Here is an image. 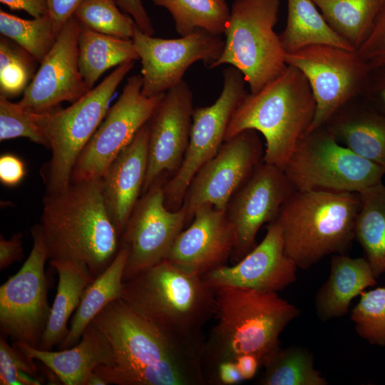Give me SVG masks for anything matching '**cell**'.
Listing matches in <instances>:
<instances>
[{"label":"cell","mask_w":385,"mask_h":385,"mask_svg":"<svg viewBox=\"0 0 385 385\" xmlns=\"http://www.w3.org/2000/svg\"><path fill=\"white\" fill-rule=\"evenodd\" d=\"M92 323L106 337L114 355V366L94 370L108 384H207L205 346L173 337L120 298L108 304Z\"/></svg>","instance_id":"6da1fadb"},{"label":"cell","mask_w":385,"mask_h":385,"mask_svg":"<svg viewBox=\"0 0 385 385\" xmlns=\"http://www.w3.org/2000/svg\"><path fill=\"white\" fill-rule=\"evenodd\" d=\"M102 187V178L91 179L71 182L61 191L46 193L39 223L48 260L83 264L94 279L120 248Z\"/></svg>","instance_id":"7a4b0ae2"},{"label":"cell","mask_w":385,"mask_h":385,"mask_svg":"<svg viewBox=\"0 0 385 385\" xmlns=\"http://www.w3.org/2000/svg\"><path fill=\"white\" fill-rule=\"evenodd\" d=\"M299 315L297 307L275 292L216 288V324L205 339L202 357L205 378L220 362L245 354L256 356L264 367L281 348V332Z\"/></svg>","instance_id":"3957f363"},{"label":"cell","mask_w":385,"mask_h":385,"mask_svg":"<svg viewBox=\"0 0 385 385\" xmlns=\"http://www.w3.org/2000/svg\"><path fill=\"white\" fill-rule=\"evenodd\" d=\"M121 299L178 339L205 346L203 327L216 309V289L167 260L123 281Z\"/></svg>","instance_id":"277c9868"},{"label":"cell","mask_w":385,"mask_h":385,"mask_svg":"<svg viewBox=\"0 0 385 385\" xmlns=\"http://www.w3.org/2000/svg\"><path fill=\"white\" fill-rule=\"evenodd\" d=\"M316 102L309 83L287 65L277 78L256 93H247L228 125L225 140L252 129L265 140L263 162L284 168L315 115Z\"/></svg>","instance_id":"5b68a950"},{"label":"cell","mask_w":385,"mask_h":385,"mask_svg":"<svg viewBox=\"0 0 385 385\" xmlns=\"http://www.w3.org/2000/svg\"><path fill=\"white\" fill-rule=\"evenodd\" d=\"M360 207L359 192L296 190L278 217L286 255L307 270L327 255L346 254Z\"/></svg>","instance_id":"8992f818"},{"label":"cell","mask_w":385,"mask_h":385,"mask_svg":"<svg viewBox=\"0 0 385 385\" xmlns=\"http://www.w3.org/2000/svg\"><path fill=\"white\" fill-rule=\"evenodd\" d=\"M134 62L118 66L69 107L37 113L38 123L52 152L43 173L47 193L63 190L71 183L78 157L106 117L111 98Z\"/></svg>","instance_id":"52a82bcc"},{"label":"cell","mask_w":385,"mask_h":385,"mask_svg":"<svg viewBox=\"0 0 385 385\" xmlns=\"http://www.w3.org/2000/svg\"><path fill=\"white\" fill-rule=\"evenodd\" d=\"M280 0H235L225 30L220 58L211 68L227 64L238 69L256 93L287 68L285 52L274 31Z\"/></svg>","instance_id":"ba28073f"},{"label":"cell","mask_w":385,"mask_h":385,"mask_svg":"<svg viewBox=\"0 0 385 385\" xmlns=\"http://www.w3.org/2000/svg\"><path fill=\"white\" fill-rule=\"evenodd\" d=\"M282 170L298 191L359 193L385 175V168L339 143L325 125L305 133Z\"/></svg>","instance_id":"9c48e42d"},{"label":"cell","mask_w":385,"mask_h":385,"mask_svg":"<svg viewBox=\"0 0 385 385\" xmlns=\"http://www.w3.org/2000/svg\"><path fill=\"white\" fill-rule=\"evenodd\" d=\"M284 60L305 76L316 102L307 132L324 125L339 108L361 96L373 70L357 51L325 44L285 53Z\"/></svg>","instance_id":"30bf717a"},{"label":"cell","mask_w":385,"mask_h":385,"mask_svg":"<svg viewBox=\"0 0 385 385\" xmlns=\"http://www.w3.org/2000/svg\"><path fill=\"white\" fill-rule=\"evenodd\" d=\"M222 91L216 101L194 109L189 144L183 163L163 184L165 204L180 208L189 184L198 170L214 157L225 141L230 121L247 94L242 73L233 66L223 70Z\"/></svg>","instance_id":"8fae6325"},{"label":"cell","mask_w":385,"mask_h":385,"mask_svg":"<svg viewBox=\"0 0 385 385\" xmlns=\"http://www.w3.org/2000/svg\"><path fill=\"white\" fill-rule=\"evenodd\" d=\"M33 246L21 267L0 287V328L4 336L38 347L51 307L48 302L46 247L40 224L31 228Z\"/></svg>","instance_id":"7c38bea8"},{"label":"cell","mask_w":385,"mask_h":385,"mask_svg":"<svg viewBox=\"0 0 385 385\" xmlns=\"http://www.w3.org/2000/svg\"><path fill=\"white\" fill-rule=\"evenodd\" d=\"M142 86L140 74L127 79L120 97L78 157L71 182L103 178L118 155L149 121L165 93L147 97Z\"/></svg>","instance_id":"4fadbf2b"},{"label":"cell","mask_w":385,"mask_h":385,"mask_svg":"<svg viewBox=\"0 0 385 385\" xmlns=\"http://www.w3.org/2000/svg\"><path fill=\"white\" fill-rule=\"evenodd\" d=\"M264 154L265 148L255 130H243L225 140L189 184L182 205L188 222L203 205L225 210L232 197L263 162Z\"/></svg>","instance_id":"5bb4252c"},{"label":"cell","mask_w":385,"mask_h":385,"mask_svg":"<svg viewBox=\"0 0 385 385\" xmlns=\"http://www.w3.org/2000/svg\"><path fill=\"white\" fill-rule=\"evenodd\" d=\"M131 39L142 64L141 92L147 97L165 93L183 81L185 71L195 62L201 61L211 68L225 46L220 36L202 30L166 39L148 35L136 24Z\"/></svg>","instance_id":"9a60e30c"},{"label":"cell","mask_w":385,"mask_h":385,"mask_svg":"<svg viewBox=\"0 0 385 385\" xmlns=\"http://www.w3.org/2000/svg\"><path fill=\"white\" fill-rule=\"evenodd\" d=\"M161 178L138 200L120 238L128 250L123 281L166 259L175 239L188 223L182 205L176 210L165 204Z\"/></svg>","instance_id":"2e32d148"},{"label":"cell","mask_w":385,"mask_h":385,"mask_svg":"<svg viewBox=\"0 0 385 385\" xmlns=\"http://www.w3.org/2000/svg\"><path fill=\"white\" fill-rule=\"evenodd\" d=\"M295 191L281 168L265 162L256 168L225 209L234 231L231 257L235 261L255 248L260 227L278 218L282 206Z\"/></svg>","instance_id":"e0dca14e"},{"label":"cell","mask_w":385,"mask_h":385,"mask_svg":"<svg viewBox=\"0 0 385 385\" xmlns=\"http://www.w3.org/2000/svg\"><path fill=\"white\" fill-rule=\"evenodd\" d=\"M81 25L72 16L24 92L19 105L36 113L58 107L63 101L75 102L90 89L78 66V36Z\"/></svg>","instance_id":"ac0fdd59"},{"label":"cell","mask_w":385,"mask_h":385,"mask_svg":"<svg viewBox=\"0 0 385 385\" xmlns=\"http://www.w3.org/2000/svg\"><path fill=\"white\" fill-rule=\"evenodd\" d=\"M193 94L185 81L169 89L148 123V168L143 193L165 173L180 167L187 150L192 122Z\"/></svg>","instance_id":"d6986e66"},{"label":"cell","mask_w":385,"mask_h":385,"mask_svg":"<svg viewBox=\"0 0 385 385\" xmlns=\"http://www.w3.org/2000/svg\"><path fill=\"white\" fill-rule=\"evenodd\" d=\"M297 266L286 255L280 222L268 224L262 242L233 266L226 265L203 275L211 287H234L275 292L297 279Z\"/></svg>","instance_id":"ffe728a7"},{"label":"cell","mask_w":385,"mask_h":385,"mask_svg":"<svg viewBox=\"0 0 385 385\" xmlns=\"http://www.w3.org/2000/svg\"><path fill=\"white\" fill-rule=\"evenodd\" d=\"M234 245V231L225 210L203 205L195 212L190 225L177 237L165 260L202 277L225 265Z\"/></svg>","instance_id":"44dd1931"},{"label":"cell","mask_w":385,"mask_h":385,"mask_svg":"<svg viewBox=\"0 0 385 385\" xmlns=\"http://www.w3.org/2000/svg\"><path fill=\"white\" fill-rule=\"evenodd\" d=\"M149 133L148 122L118 155L102 178L105 205L120 238L143 192L148 168Z\"/></svg>","instance_id":"7402d4cb"},{"label":"cell","mask_w":385,"mask_h":385,"mask_svg":"<svg viewBox=\"0 0 385 385\" xmlns=\"http://www.w3.org/2000/svg\"><path fill=\"white\" fill-rule=\"evenodd\" d=\"M33 359L52 371L64 385H85L88 376L98 366H113L114 355L104 334L92 322L74 346L53 351L13 342Z\"/></svg>","instance_id":"603a6c76"},{"label":"cell","mask_w":385,"mask_h":385,"mask_svg":"<svg viewBox=\"0 0 385 385\" xmlns=\"http://www.w3.org/2000/svg\"><path fill=\"white\" fill-rule=\"evenodd\" d=\"M324 125L339 143L385 168V115L361 96L339 108Z\"/></svg>","instance_id":"cb8c5ba5"},{"label":"cell","mask_w":385,"mask_h":385,"mask_svg":"<svg viewBox=\"0 0 385 385\" xmlns=\"http://www.w3.org/2000/svg\"><path fill=\"white\" fill-rule=\"evenodd\" d=\"M376 284V278L364 257L332 255L329 277L314 298L318 317L327 321L345 315L351 300Z\"/></svg>","instance_id":"d4e9b609"},{"label":"cell","mask_w":385,"mask_h":385,"mask_svg":"<svg viewBox=\"0 0 385 385\" xmlns=\"http://www.w3.org/2000/svg\"><path fill=\"white\" fill-rule=\"evenodd\" d=\"M57 271L58 282L51 314L37 348L51 351L67 337L68 321L78 307L84 290L94 278L87 266L71 261H49Z\"/></svg>","instance_id":"484cf974"},{"label":"cell","mask_w":385,"mask_h":385,"mask_svg":"<svg viewBox=\"0 0 385 385\" xmlns=\"http://www.w3.org/2000/svg\"><path fill=\"white\" fill-rule=\"evenodd\" d=\"M128 257V249L120 246L110 265L86 288L71 322L68 334L58 346L60 349L78 344L93 319L108 304L121 297Z\"/></svg>","instance_id":"4316f807"},{"label":"cell","mask_w":385,"mask_h":385,"mask_svg":"<svg viewBox=\"0 0 385 385\" xmlns=\"http://www.w3.org/2000/svg\"><path fill=\"white\" fill-rule=\"evenodd\" d=\"M137 60L139 56L132 39L106 35L81 25L78 36V66L90 90L109 68Z\"/></svg>","instance_id":"83f0119b"},{"label":"cell","mask_w":385,"mask_h":385,"mask_svg":"<svg viewBox=\"0 0 385 385\" xmlns=\"http://www.w3.org/2000/svg\"><path fill=\"white\" fill-rule=\"evenodd\" d=\"M279 36L285 53L316 44L355 50L331 29L312 0H287V24Z\"/></svg>","instance_id":"f1b7e54d"},{"label":"cell","mask_w":385,"mask_h":385,"mask_svg":"<svg viewBox=\"0 0 385 385\" xmlns=\"http://www.w3.org/2000/svg\"><path fill=\"white\" fill-rule=\"evenodd\" d=\"M361 207L355 223V240L376 278L385 273V185L380 183L359 192Z\"/></svg>","instance_id":"f546056e"},{"label":"cell","mask_w":385,"mask_h":385,"mask_svg":"<svg viewBox=\"0 0 385 385\" xmlns=\"http://www.w3.org/2000/svg\"><path fill=\"white\" fill-rule=\"evenodd\" d=\"M331 29L354 49L369 37L385 0H312Z\"/></svg>","instance_id":"4dcf8cb0"},{"label":"cell","mask_w":385,"mask_h":385,"mask_svg":"<svg viewBox=\"0 0 385 385\" xmlns=\"http://www.w3.org/2000/svg\"><path fill=\"white\" fill-rule=\"evenodd\" d=\"M171 14L180 36L202 30L215 36L225 33L230 9L225 0H152Z\"/></svg>","instance_id":"1f68e13d"},{"label":"cell","mask_w":385,"mask_h":385,"mask_svg":"<svg viewBox=\"0 0 385 385\" xmlns=\"http://www.w3.org/2000/svg\"><path fill=\"white\" fill-rule=\"evenodd\" d=\"M314 356L302 346L280 348L264 366L262 385H326L327 381L314 367Z\"/></svg>","instance_id":"d6a6232c"},{"label":"cell","mask_w":385,"mask_h":385,"mask_svg":"<svg viewBox=\"0 0 385 385\" xmlns=\"http://www.w3.org/2000/svg\"><path fill=\"white\" fill-rule=\"evenodd\" d=\"M0 33L41 63L53 46L57 34L49 14L24 19L0 10Z\"/></svg>","instance_id":"836d02e7"},{"label":"cell","mask_w":385,"mask_h":385,"mask_svg":"<svg viewBox=\"0 0 385 385\" xmlns=\"http://www.w3.org/2000/svg\"><path fill=\"white\" fill-rule=\"evenodd\" d=\"M115 0H83L73 16L84 27L94 31L124 39H131L135 24L122 13Z\"/></svg>","instance_id":"e575fe53"},{"label":"cell","mask_w":385,"mask_h":385,"mask_svg":"<svg viewBox=\"0 0 385 385\" xmlns=\"http://www.w3.org/2000/svg\"><path fill=\"white\" fill-rule=\"evenodd\" d=\"M34 61L25 50L11 40L0 38V95L8 98L19 96L33 78Z\"/></svg>","instance_id":"d590c367"},{"label":"cell","mask_w":385,"mask_h":385,"mask_svg":"<svg viewBox=\"0 0 385 385\" xmlns=\"http://www.w3.org/2000/svg\"><path fill=\"white\" fill-rule=\"evenodd\" d=\"M357 334L369 343L385 346V287L362 292L351 312Z\"/></svg>","instance_id":"8d00e7d4"},{"label":"cell","mask_w":385,"mask_h":385,"mask_svg":"<svg viewBox=\"0 0 385 385\" xmlns=\"http://www.w3.org/2000/svg\"><path fill=\"white\" fill-rule=\"evenodd\" d=\"M19 137L48 147V140L41 128L37 113L24 108L18 103L0 95V140Z\"/></svg>","instance_id":"74e56055"},{"label":"cell","mask_w":385,"mask_h":385,"mask_svg":"<svg viewBox=\"0 0 385 385\" xmlns=\"http://www.w3.org/2000/svg\"><path fill=\"white\" fill-rule=\"evenodd\" d=\"M33 359L16 345H9L6 336L0 337V384L40 385L46 382L43 374Z\"/></svg>","instance_id":"f35d334b"},{"label":"cell","mask_w":385,"mask_h":385,"mask_svg":"<svg viewBox=\"0 0 385 385\" xmlns=\"http://www.w3.org/2000/svg\"><path fill=\"white\" fill-rule=\"evenodd\" d=\"M357 52L372 69L385 67V3L371 34Z\"/></svg>","instance_id":"ab89813d"},{"label":"cell","mask_w":385,"mask_h":385,"mask_svg":"<svg viewBox=\"0 0 385 385\" xmlns=\"http://www.w3.org/2000/svg\"><path fill=\"white\" fill-rule=\"evenodd\" d=\"M361 96L385 115V67L372 70Z\"/></svg>","instance_id":"60d3db41"},{"label":"cell","mask_w":385,"mask_h":385,"mask_svg":"<svg viewBox=\"0 0 385 385\" xmlns=\"http://www.w3.org/2000/svg\"><path fill=\"white\" fill-rule=\"evenodd\" d=\"M26 175L23 161L12 154H4L0 158V181L8 187L20 183Z\"/></svg>","instance_id":"b9f144b4"},{"label":"cell","mask_w":385,"mask_h":385,"mask_svg":"<svg viewBox=\"0 0 385 385\" xmlns=\"http://www.w3.org/2000/svg\"><path fill=\"white\" fill-rule=\"evenodd\" d=\"M48 14L57 35L83 0H46Z\"/></svg>","instance_id":"7bdbcfd3"},{"label":"cell","mask_w":385,"mask_h":385,"mask_svg":"<svg viewBox=\"0 0 385 385\" xmlns=\"http://www.w3.org/2000/svg\"><path fill=\"white\" fill-rule=\"evenodd\" d=\"M23 234L14 233L9 240L0 235V270H4L12 263L21 261L24 257L22 248Z\"/></svg>","instance_id":"ee69618b"},{"label":"cell","mask_w":385,"mask_h":385,"mask_svg":"<svg viewBox=\"0 0 385 385\" xmlns=\"http://www.w3.org/2000/svg\"><path fill=\"white\" fill-rule=\"evenodd\" d=\"M207 384L233 385L243 381L235 361H223L217 364L207 374Z\"/></svg>","instance_id":"f6af8a7d"},{"label":"cell","mask_w":385,"mask_h":385,"mask_svg":"<svg viewBox=\"0 0 385 385\" xmlns=\"http://www.w3.org/2000/svg\"><path fill=\"white\" fill-rule=\"evenodd\" d=\"M117 5L130 15L136 26L145 34L153 36L155 30L141 0H115Z\"/></svg>","instance_id":"bcb514c9"},{"label":"cell","mask_w":385,"mask_h":385,"mask_svg":"<svg viewBox=\"0 0 385 385\" xmlns=\"http://www.w3.org/2000/svg\"><path fill=\"white\" fill-rule=\"evenodd\" d=\"M11 10H23L34 18L48 14L46 0H0Z\"/></svg>","instance_id":"7dc6e473"},{"label":"cell","mask_w":385,"mask_h":385,"mask_svg":"<svg viewBox=\"0 0 385 385\" xmlns=\"http://www.w3.org/2000/svg\"><path fill=\"white\" fill-rule=\"evenodd\" d=\"M235 361L243 381L252 379L261 366L257 357L251 354H242Z\"/></svg>","instance_id":"c3c4849f"},{"label":"cell","mask_w":385,"mask_h":385,"mask_svg":"<svg viewBox=\"0 0 385 385\" xmlns=\"http://www.w3.org/2000/svg\"><path fill=\"white\" fill-rule=\"evenodd\" d=\"M85 385H108L107 382L96 371H93L87 378Z\"/></svg>","instance_id":"681fc988"}]
</instances>
